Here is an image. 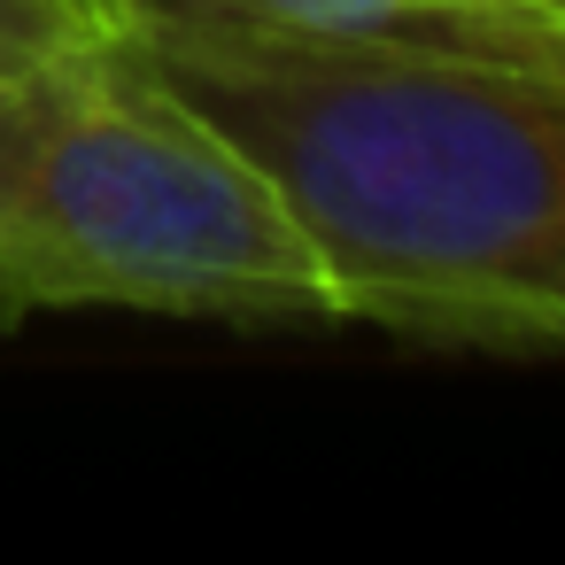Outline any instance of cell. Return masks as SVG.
<instances>
[{
    "mask_svg": "<svg viewBox=\"0 0 565 565\" xmlns=\"http://www.w3.org/2000/svg\"><path fill=\"white\" fill-rule=\"evenodd\" d=\"M125 24H233V32L318 40V47L565 71V0H132Z\"/></svg>",
    "mask_w": 565,
    "mask_h": 565,
    "instance_id": "3957f363",
    "label": "cell"
},
{
    "mask_svg": "<svg viewBox=\"0 0 565 565\" xmlns=\"http://www.w3.org/2000/svg\"><path fill=\"white\" fill-rule=\"evenodd\" d=\"M55 310L349 326L287 194L148 71L125 24L0 71V333Z\"/></svg>",
    "mask_w": 565,
    "mask_h": 565,
    "instance_id": "7a4b0ae2",
    "label": "cell"
},
{
    "mask_svg": "<svg viewBox=\"0 0 565 565\" xmlns=\"http://www.w3.org/2000/svg\"><path fill=\"white\" fill-rule=\"evenodd\" d=\"M86 9H102V17H117V24H125V9H132V0H86Z\"/></svg>",
    "mask_w": 565,
    "mask_h": 565,
    "instance_id": "5b68a950",
    "label": "cell"
},
{
    "mask_svg": "<svg viewBox=\"0 0 565 565\" xmlns=\"http://www.w3.org/2000/svg\"><path fill=\"white\" fill-rule=\"evenodd\" d=\"M302 217L341 318L418 349H565V71L125 24Z\"/></svg>",
    "mask_w": 565,
    "mask_h": 565,
    "instance_id": "6da1fadb",
    "label": "cell"
},
{
    "mask_svg": "<svg viewBox=\"0 0 565 565\" xmlns=\"http://www.w3.org/2000/svg\"><path fill=\"white\" fill-rule=\"evenodd\" d=\"M94 24H117V17L86 9V0H0V71H17L47 47H71Z\"/></svg>",
    "mask_w": 565,
    "mask_h": 565,
    "instance_id": "277c9868",
    "label": "cell"
}]
</instances>
